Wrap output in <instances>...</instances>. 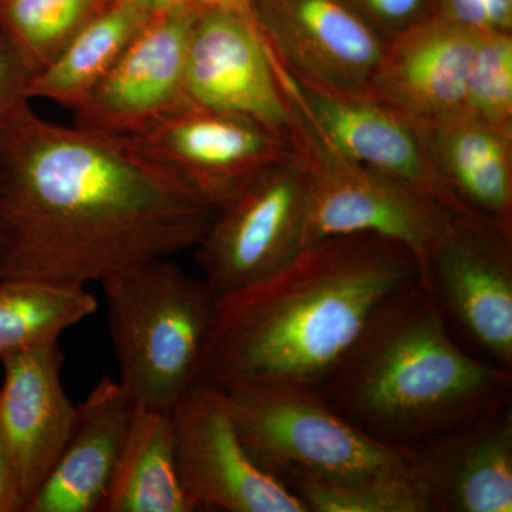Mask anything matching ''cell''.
<instances>
[{
	"label": "cell",
	"mask_w": 512,
	"mask_h": 512,
	"mask_svg": "<svg viewBox=\"0 0 512 512\" xmlns=\"http://www.w3.org/2000/svg\"><path fill=\"white\" fill-rule=\"evenodd\" d=\"M0 512H20L15 474L8 444L0 426Z\"/></svg>",
	"instance_id": "obj_29"
},
{
	"label": "cell",
	"mask_w": 512,
	"mask_h": 512,
	"mask_svg": "<svg viewBox=\"0 0 512 512\" xmlns=\"http://www.w3.org/2000/svg\"><path fill=\"white\" fill-rule=\"evenodd\" d=\"M437 15L478 33H512V0H434Z\"/></svg>",
	"instance_id": "obj_27"
},
{
	"label": "cell",
	"mask_w": 512,
	"mask_h": 512,
	"mask_svg": "<svg viewBox=\"0 0 512 512\" xmlns=\"http://www.w3.org/2000/svg\"><path fill=\"white\" fill-rule=\"evenodd\" d=\"M416 124L434 171L463 210L512 228V127L463 110Z\"/></svg>",
	"instance_id": "obj_19"
},
{
	"label": "cell",
	"mask_w": 512,
	"mask_h": 512,
	"mask_svg": "<svg viewBox=\"0 0 512 512\" xmlns=\"http://www.w3.org/2000/svg\"><path fill=\"white\" fill-rule=\"evenodd\" d=\"M106 0H0V30L33 74L55 59Z\"/></svg>",
	"instance_id": "obj_23"
},
{
	"label": "cell",
	"mask_w": 512,
	"mask_h": 512,
	"mask_svg": "<svg viewBox=\"0 0 512 512\" xmlns=\"http://www.w3.org/2000/svg\"><path fill=\"white\" fill-rule=\"evenodd\" d=\"M224 393L249 456L288 490L355 484L414 468L406 451L357 429L319 389L239 384Z\"/></svg>",
	"instance_id": "obj_5"
},
{
	"label": "cell",
	"mask_w": 512,
	"mask_h": 512,
	"mask_svg": "<svg viewBox=\"0 0 512 512\" xmlns=\"http://www.w3.org/2000/svg\"><path fill=\"white\" fill-rule=\"evenodd\" d=\"M184 89L194 106L241 114L288 136L289 104L252 13L198 9Z\"/></svg>",
	"instance_id": "obj_13"
},
{
	"label": "cell",
	"mask_w": 512,
	"mask_h": 512,
	"mask_svg": "<svg viewBox=\"0 0 512 512\" xmlns=\"http://www.w3.org/2000/svg\"><path fill=\"white\" fill-rule=\"evenodd\" d=\"M286 101L288 137L308 175L302 248L333 237L379 235L409 249L421 269L456 212L343 156Z\"/></svg>",
	"instance_id": "obj_6"
},
{
	"label": "cell",
	"mask_w": 512,
	"mask_h": 512,
	"mask_svg": "<svg viewBox=\"0 0 512 512\" xmlns=\"http://www.w3.org/2000/svg\"><path fill=\"white\" fill-rule=\"evenodd\" d=\"M384 42L436 13L434 0H346Z\"/></svg>",
	"instance_id": "obj_26"
},
{
	"label": "cell",
	"mask_w": 512,
	"mask_h": 512,
	"mask_svg": "<svg viewBox=\"0 0 512 512\" xmlns=\"http://www.w3.org/2000/svg\"><path fill=\"white\" fill-rule=\"evenodd\" d=\"M175 460L170 412L131 406L126 439L101 512H192Z\"/></svg>",
	"instance_id": "obj_20"
},
{
	"label": "cell",
	"mask_w": 512,
	"mask_h": 512,
	"mask_svg": "<svg viewBox=\"0 0 512 512\" xmlns=\"http://www.w3.org/2000/svg\"><path fill=\"white\" fill-rule=\"evenodd\" d=\"M478 36L434 13L384 43L366 92L416 123L457 113Z\"/></svg>",
	"instance_id": "obj_17"
},
{
	"label": "cell",
	"mask_w": 512,
	"mask_h": 512,
	"mask_svg": "<svg viewBox=\"0 0 512 512\" xmlns=\"http://www.w3.org/2000/svg\"><path fill=\"white\" fill-rule=\"evenodd\" d=\"M464 113L512 127V33H480L468 70Z\"/></svg>",
	"instance_id": "obj_25"
},
{
	"label": "cell",
	"mask_w": 512,
	"mask_h": 512,
	"mask_svg": "<svg viewBox=\"0 0 512 512\" xmlns=\"http://www.w3.org/2000/svg\"><path fill=\"white\" fill-rule=\"evenodd\" d=\"M420 272L451 330L512 372V228L456 212Z\"/></svg>",
	"instance_id": "obj_7"
},
{
	"label": "cell",
	"mask_w": 512,
	"mask_h": 512,
	"mask_svg": "<svg viewBox=\"0 0 512 512\" xmlns=\"http://www.w3.org/2000/svg\"><path fill=\"white\" fill-rule=\"evenodd\" d=\"M131 3L143 9L144 12H163V10L178 8V6L192 5L191 0H130Z\"/></svg>",
	"instance_id": "obj_31"
},
{
	"label": "cell",
	"mask_w": 512,
	"mask_h": 512,
	"mask_svg": "<svg viewBox=\"0 0 512 512\" xmlns=\"http://www.w3.org/2000/svg\"><path fill=\"white\" fill-rule=\"evenodd\" d=\"M32 76L19 50L0 30V121L29 103L28 86Z\"/></svg>",
	"instance_id": "obj_28"
},
{
	"label": "cell",
	"mask_w": 512,
	"mask_h": 512,
	"mask_svg": "<svg viewBox=\"0 0 512 512\" xmlns=\"http://www.w3.org/2000/svg\"><path fill=\"white\" fill-rule=\"evenodd\" d=\"M121 389L131 406L170 412L200 380L218 295L170 258L101 282Z\"/></svg>",
	"instance_id": "obj_4"
},
{
	"label": "cell",
	"mask_w": 512,
	"mask_h": 512,
	"mask_svg": "<svg viewBox=\"0 0 512 512\" xmlns=\"http://www.w3.org/2000/svg\"><path fill=\"white\" fill-rule=\"evenodd\" d=\"M251 10L286 69L366 92L386 42L346 0H251Z\"/></svg>",
	"instance_id": "obj_14"
},
{
	"label": "cell",
	"mask_w": 512,
	"mask_h": 512,
	"mask_svg": "<svg viewBox=\"0 0 512 512\" xmlns=\"http://www.w3.org/2000/svg\"><path fill=\"white\" fill-rule=\"evenodd\" d=\"M197 13L194 5L153 13L96 89L73 110L74 126L133 137L188 106L185 55Z\"/></svg>",
	"instance_id": "obj_12"
},
{
	"label": "cell",
	"mask_w": 512,
	"mask_h": 512,
	"mask_svg": "<svg viewBox=\"0 0 512 512\" xmlns=\"http://www.w3.org/2000/svg\"><path fill=\"white\" fill-rule=\"evenodd\" d=\"M421 281L412 252L372 234L323 239L217 298L201 382L320 389L377 309Z\"/></svg>",
	"instance_id": "obj_2"
},
{
	"label": "cell",
	"mask_w": 512,
	"mask_h": 512,
	"mask_svg": "<svg viewBox=\"0 0 512 512\" xmlns=\"http://www.w3.org/2000/svg\"><path fill=\"white\" fill-rule=\"evenodd\" d=\"M319 390L357 429L404 450L510 402L512 372L461 346L419 281L377 309Z\"/></svg>",
	"instance_id": "obj_3"
},
{
	"label": "cell",
	"mask_w": 512,
	"mask_h": 512,
	"mask_svg": "<svg viewBox=\"0 0 512 512\" xmlns=\"http://www.w3.org/2000/svg\"><path fill=\"white\" fill-rule=\"evenodd\" d=\"M404 451L437 512L512 511L511 400Z\"/></svg>",
	"instance_id": "obj_16"
},
{
	"label": "cell",
	"mask_w": 512,
	"mask_h": 512,
	"mask_svg": "<svg viewBox=\"0 0 512 512\" xmlns=\"http://www.w3.org/2000/svg\"><path fill=\"white\" fill-rule=\"evenodd\" d=\"M291 491L308 512H437L416 468L355 484H298Z\"/></svg>",
	"instance_id": "obj_24"
},
{
	"label": "cell",
	"mask_w": 512,
	"mask_h": 512,
	"mask_svg": "<svg viewBox=\"0 0 512 512\" xmlns=\"http://www.w3.org/2000/svg\"><path fill=\"white\" fill-rule=\"evenodd\" d=\"M130 414L131 403L120 383L101 377L76 406L66 446L25 512H101Z\"/></svg>",
	"instance_id": "obj_18"
},
{
	"label": "cell",
	"mask_w": 512,
	"mask_h": 512,
	"mask_svg": "<svg viewBox=\"0 0 512 512\" xmlns=\"http://www.w3.org/2000/svg\"><path fill=\"white\" fill-rule=\"evenodd\" d=\"M271 56L286 99L302 111L329 146L447 210L468 214L441 183L412 119L367 92L298 76L274 53Z\"/></svg>",
	"instance_id": "obj_9"
},
{
	"label": "cell",
	"mask_w": 512,
	"mask_h": 512,
	"mask_svg": "<svg viewBox=\"0 0 512 512\" xmlns=\"http://www.w3.org/2000/svg\"><path fill=\"white\" fill-rule=\"evenodd\" d=\"M150 16L130 0H106L55 59L33 74L28 99L55 101L70 110L79 107Z\"/></svg>",
	"instance_id": "obj_21"
},
{
	"label": "cell",
	"mask_w": 512,
	"mask_h": 512,
	"mask_svg": "<svg viewBox=\"0 0 512 512\" xmlns=\"http://www.w3.org/2000/svg\"><path fill=\"white\" fill-rule=\"evenodd\" d=\"M308 175L292 153L217 211L197 245L202 278L218 296L274 274L302 249Z\"/></svg>",
	"instance_id": "obj_8"
},
{
	"label": "cell",
	"mask_w": 512,
	"mask_h": 512,
	"mask_svg": "<svg viewBox=\"0 0 512 512\" xmlns=\"http://www.w3.org/2000/svg\"><path fill=\"white\" fill-rule=\"evenodd\" d=\"M217 211L130 137L0 121V279L86 286L195 248Z\"/></svg>",
	"instance_id": "obj_1"
},
{
	"label": "cell",
	"mask_w": 512,
	"mask_h": 512,
	"mask_svg": "<svg viewBox=\"0 0 512 512\" xmlns=\"http://www.w3.org/2000/svg\"><path fill=\"white\" fill-rule=\"evenodd\" d=\"M130 138L215 211L292 153L285 134L241 114L194 104Z\"/></svg>",
	"instance_id": "obj_11"
},
{
	"label": "cell",
	"mask_w": 512,
	"mask_h": 512,
	"mask_svg": "<svg viewBox=\"0 0 512 512\" xmlns=\"http://www.w3.org/2000/svg\"><path fill=\"white\" fill-rule=\"evenodd\" d=\"M0 426L8 444L20 512L40 490L72 433L76 406L63 384L59 342L2 360Z\"/></svg>",
	"instance_id": "obj_15"
},
{
	"label": "cell",
	"mask_w": 512,
	"mask_h": 512,
	"mask_svg": "<svg viewBox=\"0 0 512 512\" xmlns=\"http://www.w3.org/2000/svg\"><path fill=\"white\" fill-rule=\"evenodd\" d=\"M99 309L86 286L0 279V362L60 336Z\"/></svg>",
	"instance_id": "obj_22"
},
{
	"label": "cell",
	"mask_w": 512,
	"mask_h": 512,
	"mask_svg": "<svg viewBox=\"0 0 512 512\" xmlns=\"http://www.w3.org/2000/svg\"><path fill=\"white\" fill-rule=\"evenodd\" d=\"M195 8L208 10H234V12L252 13L251 0H191Z\"/></svg>",
	"instance_id": "obj_30"
},
{
	"label": "cell",
	"mask_w": 512,
	"mask_h": 512,
	"mask_svg": "<svg viewBox=\"0 0 512 512\" xmlns=\"http://www.w3.org/2000/svg\"><path fill=\"white\" fill-rule=\"evenodd\" d=\"M170 414L178 477L195 511L308 512L249 456L224 390L198 380Z\"/></svg>",
	"instance_id": "obj_10"
}]
</instances>
